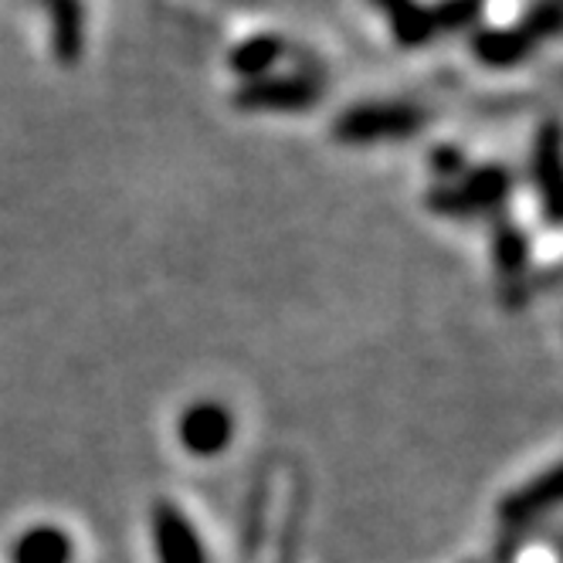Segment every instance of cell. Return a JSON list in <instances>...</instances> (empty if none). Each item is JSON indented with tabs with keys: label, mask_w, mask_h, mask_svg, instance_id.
<instances>
[{
	"label": "cell",
	"mask_w": 563,
	"mask_h": 563,
	"mask_svg": "<svg viewBox=\"0 0 563 563\" xmlns=\"http://www.w3.org/2000/svg\"><path fill=\"white\" fill-rule=\"evenodd\" d=\"M560 34V0H537L519 24L512 27H475L468 48L478 65L506 71L527 62L543 42Z\"/></svg>",
	"instance_id": "1"
},
{
	"label": "cell",
	"mask_w": 563,
	"mask_h": 563,
	"mask_svg": "<svg viewBox=\"0 0 563 563\" xmlns=\"http://www.w3.org/2000/svg\"><path fill=\"white\" fill-rule=\"evenodd\" d=\"M428 123V112L415 102L377 99L360 102L336 115L333 136L346 146H374L387 140H408Z\"/></svg>",
	"instance_id": "2"
},
{
	"label": "cell",
	"mask_w": 563,
	"mask_h": 563,
	"mask_svg": "<svg viewBox=\"0 0 563 563\" xmlns=\"http://www.w3.org/2000/svg\"><path fill=\"white\" fill-rule=\"evenodd\" d=\"M512 177L509 170L489 164V167H465L455 180L441 184L428 194V208L445 218H478L493 214L509 197Z\"/></svg>",
	"instance_id": "3"
},
{
	"label": "cell",
	"mask_w": 563,
	"mask_h": 563,
	"mask_svg": "<svg viewBox=\"0 0 563 563\" xmlns=\"http://www.w3.org/2000/svg\"><path fill=\"white\" fill-rule=\"evenodd\" d=\"M319 99H323V86L306 71L265 75L234 92V106L241 112H306Z\"/></svg>",
	"instance_id": "4"
},
{
	"label": "cell",
	"mask_w": 563,
	"mask_h": 563,
	"mask_svg": "<svg viewBox=\"0 0 563 563\" xmlns=\"http://www.w3.org/2000/svg\"><path fill=\"white\" fill-rule=\"evenodd\" d=\"M231 431H234V421L218 400H197V405H190L177 421L180 445L197 459L221 455L231 441Z\"/></svg>",
	"instance_id": "5"
},
{
	"label": "cell",
	"mask_w": 563,
	"mask_h": 563,
	"mask_svg": "<svg viewBox=\"0 0 563 563\" xmlns=\"http://www.w3.org/2000/svg\"><path fill=\"white\" fill-rule=\"evenodd\" d=\"M150 530H153L159 563H208L205 543H200L190 519L174 503H153Z\"/></svg>",
	"instance_id": "6"
},
{
	"label": "cell",
	"mask_w": 563,
	"mask_h": 563,
	"mask_svg": "<svg viewBox=\"0 0 563 563\" xmlns=\"http://www.w3.org/2000/svg\"><path fill=\"white\" fill-rule=\"evenodd\" d=\"M371 4L387 18L390 34L400 48H424L438 37L431 4H418V0H371Z\"/></svg>",
	"instance_id": "7"
},
{
	"label": "cell",
	"mask_w": 563,
	"mask_h": 563,
	"mask_svg": "<svg viewBox=\"0 0 563 563\" xmlns=\"http://www.w3.org/2000/svg\"><path fill=\"white\" fill-rule=\"evenodd\" d=\"M282 55H286V42L272 31H262V34L245 37V42H238L228 52V68L238 78H245V82H255V78L272 75V68Z\"/></svg>",
	"instance_id": "8"
},
{
	"label": "cell",
	"mask_w": 563,
	"mask_h": 563,
	"mask_svg": "<svg viewBox=\"0 0 563 563\" xmlns=\"http://www.w3.org/2000/svg\"><path fill=\"white\" fill-rule=\"evenodd\" d=\"M48 4V18H52V45L62 65H75L78 55H82V37H86V24H82V4L78 0H45Z\"/></svg>",
	"instance_id": "9"
},
{
	"label": "cell",
	"mask_w": 563,
	"mask_h": 563,
	"mask_svg": "<svg viewBox=\"0 0 563 563\" xmlns=\"http://www.w3.org/2000/svg\"><path fill=\"white\" fill-rule=\"evenodd\" d=\"M556 170H560V143H556V126L547 123L537 136V146H533V184L540 190V200L547 208V218L556 224Z\"/></svg>",
	"instance_id": "10"
},
{
	"label": "cell",
	"mask_w": 563,
	"mask_h": 563,
	"mask_svg": "<svg viewBox=\"0 0 563 563\" xmlns=\"http://www.w3.org/2000/svg\"><path fill=\"white\" fill-rule=\"evenodd\" d=\"M11 563H71V540L58 527H34L14 543Z\"/></svg>",
	"instance_id": "11"
},
{
	"label": "cell",
	"mask_w": 563,
	"mask_h": 563,
	"mask_svg": "<svg viewBox=\"0 0 563 563\" xmlns=\"http://www.w3.org/2000/svg\"><path fill=\"white\" fill-rule=\"evenodd\" d=\"M556 503V468H550L543 478L530 482L527 489L519 496H512L506 506H503V527H519V522H527L533 516H540L543 509H550Z\"/></svg>",
	"instance_id": "12"
},
{
	"label": "cell",
	"mask_w": 563,
	"mask_h": 563,
	"mask_svg": "<svg viewBox=\"0 0 563 563\" xmlns=\"http://www.w3.org/2000/svg\"><path fill=\"white\" fill-rule=\"evenodd\" d=\"M493 249H496V265H499L503 282H519L522 268H527V262H530V241L522 238V231L512 224H503L496 231Z\"/></svg>",
	"instance_id": "13"
},
{
	"label": "cell",
	"mask_w": 563,
	"mask_h": 563,
	"mask_svg": "<svg viewBox=\"0 0 563 563\" xmlns=\"http://www.w3.org/2000/svg\"><path fill=\"white\" fill-rule=\"evenodd\" d=\"M482 4L486 0H438V4H431L434 31L438 34L475 31V21L482 18Z\"/></svg>",
	"instance_id": "14"
},
{
	"label": "cell",
	"mask_w": 563,
	"mask_h": 563,
	"mask_svg": "<svg viewBox=\"0 0 563 563\" xmlns=\"http://www.w3.org/2000/svg\"><path fill=\"white\" fill-rule=\"evenodd\" d=\"M431 164H434V170H438L441 177H449V180H455V177L465 170V159H462V153H459L455 146H441V150H434V153H431Z\"/></svg>",
	"instance_id": "15"
}]
</instances>
